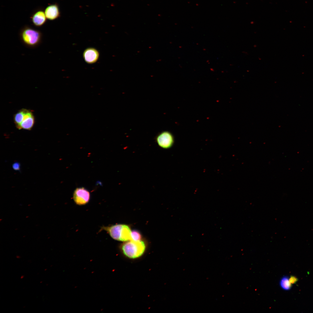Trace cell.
Instances as JSON below:
<instances>
[{"mask_svg": "<svg viewBox=\"0 0 313 313\" xmlns=\"http://www.w3.org/2000/svg\"><path fill=\"white\" fill-rule=\"evenodd\" d=\"M289 277L287 276H284L281 279L279 282V285L281 288L285 291L290 290L292 287V284L289 280Z\"/></svg>", "mask_w": 313, "mask_h": 313, "instance_id": "30bf717a", "label": "cell"}, {"mask_svg": "<svg viewBox=\"0 0 313 313\" xmlns=\"http://www.w3.org/2000/svg\"><path fill=\"white\" fill-rule=\"evenodd\" d=\"M289 279L290 281L292 284L296 283L298 281V279L294 276H291Z\"/></svg>", "mask_w": 313, "mask_h": 313, "instance_id": "7c38bea8", "label": "cell"}, {"mask_svg": "<svg viewBox=\"0 0 313 313\" xmlns=\"http://www.w3.org/2000/svg\"><path fill=\"white\" fill-rule=\"evenodd\" d=\"M141 236L140 233L137 231L134 230L131 232V240L138 241L141 240Z\"/></svg>", "mask_w": 313, "mask_h": 313, "instance_id": "8fae6325", "label": "cell"}, {"mask_svg": "<svg viewBox=\"0 0 313 313\" xmlns=\"http://www.w3.org/2000/svg\"><path fill=\"white\" fill-rule=\"evenodd\" d=\"M35 123V118L32 111L24 109L20 124L17 128L19 130H30Z\"/></svg>", "mask_w": 313, "mask_h": 313, "instance_id": "5b68a950", "label": "cell"}, {"mask_svg": "<svg viewBox=\"0 0 313 313\" xmlns=\"http://www.w3.org/2000/svg\"><path fill=\"white\" fill-rule=\"evenodd\" d=\"M156 139L158 145L164 149L170 148L174 142L173 135L168 131H164L160 133L156 136Z\"/></svg>", "mask_w": 313, "mask_h": 313, "instance_id": "277c9868", "label": "cell"}, {"mask_svg": "<svg viewBox=\"0 0 313 313\" xmlns=\"http://www.w3.org/2000/svg\"><path fill=\"white\" fill-rule=\"evenodd\" d=\"M83 57L87 63H92L97 61L99 57V53L96 49L92 48H88L84 51Z\"/></svg>", "mask_w": 313, "mask_h": 313, "instance_id": "9c48e42d", "label": "cell"}, {"mask_svg": "<svg viewBox=\"0 0 313 313\" xmlns=\"http://www.w3.org/2000/svg\"><path fill=\"white\" fill-rule=\"evenodd\" d=\"M44 11L47 19L50 21L56 20L61 16L59 7L56 3L49 4Z\"/></svg>", "mask_w": 313, "mask_h": 313, "instance_id": "ba28073f", "label": "cell"}, {"mask_svg": "<svg viewBox=\"0 0 313 313\" xmlns=\"http://www.w3.org/2000/svg\"><path fill=\"white\" fill-rule=\"evenodd\" d=\"M30 19L32 24L37 27H41L47 21L44 11L42 8L35 10L32 14Z\"/></svg>", "mask_w": 313, "mask_h": 313, "instance_id": "52a82bcc", "label": "cell"}, {"mask_svg": "<svg viewBox=\"0 0 313 313\" xmlns=\"http://www.w3.org/2000/svg\"><path fill=\"white\" fill-rule=\"evenodd\" d=\"M12 167L14 170H18L20 169V164L19 163L15 162L12 164Z\"/></svg>", "mask_w": 313, "mask_h": 313, "instance_id": "4fadbf2b", "label": "cell"}, {"mask_svg": "<svg viewBox=\"0 0 313 313\" xmlns=\"http://www.w3.org/2000/svg\"><path fill=\"white\" fill-rule=\"evenodd\" d=\"M19 35L23 43L29 48H35L41 42V32L28 26H25L21 29Z\"/></svg>", "mask_w": 313, "mask_h": 313, "instance_id": "6da1fadb", "label": "cell"}, {"mask_svg": "<svg viewBox=\"0 0 313 313\" xmlns=\"http://www.w3.org/2000/svg\"><path fill=\"white\" fill-rule=\"evenodd\" d=\"M145 243L141 241L131 240L126 241L121 247L123 255L130 259H136L141 257L146 250Z\"/></svg>", "mask_w": 313, "mask_h": 313, "instance_id": "7a4b0ae2", "label": "cell"}, {"mask_svg": "<svg viewBox=\"0 0 313 313\" xmlns=\"http://www.w3.org/2000/svg\"><path fill=\"white\" fill-rule=\"evenodd\" d=\"M102 229L106 231L113 239L120 241L131 240V232L130 227L126 225L118 224L104 226Z\"/></svg>", "mask_w": 313, "mask_h": 313, "instance_id": "3957f363", "label": "cell"}, {"mask_svg": "<svg viewBox=\"0 0 313 313\" xmlns=\"http://www.w3.org/2000/svg\"><path fill=\"white\" fill-rule=\"evenodd\" d=\"M73 198L75 203L79 205L87 203L90 198L89 192L84 188H77L74 191Z\"/></svg>", "mask_w": 313, "mask_h": 313, "instance_id": "8992f818", "label": "cell"}]
</instances>
